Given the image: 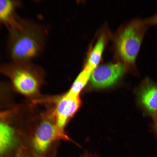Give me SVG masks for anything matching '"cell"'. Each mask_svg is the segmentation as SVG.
Instances as JSON below:
<instances>
[{"mask_svg": "<svg viewBox=\"0 0 157 157\" xmlns=\"http://www.w3.org/2000/svg\"><path fill=\"white\" fill-rule=\"evenodd\" d=\"M8 31L7 51L10 61H31L42 51L46 35L38 24L19 17L17 26Z\"/></svg>", "mask_w": 157, "mask_h": 157, "instance_id": "1", "label": "cell"}, {"mask_svg": "<svg viewBox=\"0 0 157 157\" xmlns=\"http://www.w3.org/2000/svg\"><path fill=\"white\" fill-rule=\"evenodd\" d=\"M46 110L34 118L27 133L28 147L27 148L31 157H51L54 154L58 142L63 140L72 142L78 146L66 134L59 130L56 124L51 108Z\"/></svg>", "mask_w": 157, "mask_h": 157, "instance_id": "2", "label": "cell"}, {"mask_svg": "<svg viewBox=\"0 0 157 157\" xmlns=\"http://www.w3.org/2000/svg\"><path fill=\"white\" fill-rule=\"evenodd\" d=\"M0 74L6 77L13 91L33 101L40 99L44 74L41 67L31 62L0 63Z\"/></svg>", "mask_w": 157, "mask_h": 157, "instance_id": "3", "label": "cell"}, {"mask_svg": "<svg viewBox=\"0 0 157 157\" xmlns=\"http://www.w3.org/2000/svg\"><path fill=\"white\" fill-rule=\"evenodd\" d=\"M148 26L144 20L134 19L122 26L115 37L116 53L126 67L135 68L137 56Z\"/></svg>", "mask_w": 157, "mask_h": 157, "instance_id": "4", "label": "cell"}, {"mask_svg": "<svg viewBox=\"0 0 157 157\" xmlns=\"http://www.w3.org/2000/svg\"><path fill=\"white\" fill-rule=\"evenodd\" d=\"M43 102L51 107L56 126L63 132H65L66 126L78 110L81 103L79 96H72L66 92L44 97Z\"/></svg>", "mask_w": 157, "mask_h": 157, "instance_id": "5", "label": "cell"}, {"mask_svg": "<svg viewBox=\"0 0 157 157\" xmlns=\"http://www.w3.org/2000/svg\"><path fill=\"white\" fill-rule=\"evenodd\" d=\"M126 68L125 65L121 62L98 66L91 73V84L93 87L98 88L110 86L122 76Z\"/></svg>", "mask_w": 157, "mask_h": 157, "instance_id": "6", "label": "cell"}, {"mask_svg": "<svg viewBox=\"0 0 157 157\" xmlns=\"http://www.w3.org/2000/svg\"><path fill=\"white\" fill-rule=\"evenodd\" d=\"M138 104L144 112L153 118L157 116V83L144 79L137 92Z\"/></svg>", "mask_w": 157, "mask_h": 157, "instance_id": "7", "label": "cell"}, {"mask_svg": "<svg viewBox=\"0 0 157 157\" xmlns=\"http://www.w3.org/2000/svg\"><path fill=\"white\" fill-rule=\"evenodd\" d=\"M22 4L20 0H0V30L4 26L8 30L17 25L19 17L16 12Z\"/></svg>", "mask_w": 157, "mask_h": 157, "instance_id": "8", "label": "cell"}, {"mask_svg": "<svg viewBox=\"0 0 157 157\" xmlns=\"http://www.w3.org/2000/svg\"><path fill=\"white\" fill-rule=\"evenodd\" d=\"M106 32L101 33L88 54L84 68L92 72L100 62L108 40Z\"/></svg>", "mask_w": 157, "mask_h": 157, "instance_id": "9", "label": "cell"}, {"mask_svg": "<svg viewBox=\"0 0 157 157\" xmlns=\"http://www.w3.org/2000/svg\"><path fill=\"white\" fill-rule=\"evenodd\" d=\"M5 110H0V155L10 149L16 141L14 130L3 119Z\"/></svg>", "mask_w": 157, "mask_h": 157, "instance_id": "10", "label": "cell"}, {"mask_svg": "<svg viewBox=\"0 0 157 157\" xmlns=\"http://www.w3.org/2000/svg\"><path fill=\"white\" fill-rule=\"evenodd\" d=\"M13 91L10 84L0 80V110L9 108L13 104Z\"/></svg>", "mask_w": 157, "mask_h": 157, "instance_id": "11", "label": "cell"}, {"mask_svg": "<svg viewBox=\"0 0 157 157\" xmlns=\"http://www.w3.org/2000/svg\"><path fill=\"white\" fill-rule=\"evenodd\" d=\"M92 72L84 68L76 78L71 88L66 93L73 96H79V94L88 80Z\"/></svg>", "mask_w": 157, "mask_h": 157, "instance_id": "12", "label": "cell"}, {"mask_svg": "<svg viewBox=\"0 0 157 157\" xmlns=\"http://www.w3.org/2000/svg\"><path fill=\"white\" fill-rule=\"evenodd\" d=\"M147 25H157V12L154 15L144 19Z\"/></svg>", "mask_w": 157, "mask_h": 157, "instance_id": "13", "label": "cell"}, {"mask_svg": "<svg viewBox=\"0 0 157 157\" xmlns=\"http://www.w3.org/2000/svg\"><path fill=\"white\" fill-rule=\"evenodd\" d=\"M153 129L155 133L157 134V116L153 118Z\"/></svg>", "mask_w": 157, "mask_h": 157, "instance_id": "14", "label": "cell"}, {"mask_svg": "<svg viewBox=\"0 0 157 157\" xmlns=\"http://www.w3.org/2000/svg\"><path fill=\"white\" fill-rule=\"evenodd\" d=\"M81 157H99L93 155L87 152H85Z\"/></svg>", "mask_w": 157, "mask_h": 157, "instance_id": "15", "label": "cell"}, {"mask_svg": "<svg viewBox=\"0 0 157 157\" xmlns=\"http://www.w3.org/2000/svg\"><path fill=\"white\" fill-rule=\"evenodd\" d=\"M19 157H31V156L27 148L23 156Z\"/></svg>", "mask_w": 157, "mask_h": 157, "instance_id": "16", "label": "cell"}]
</instances>
